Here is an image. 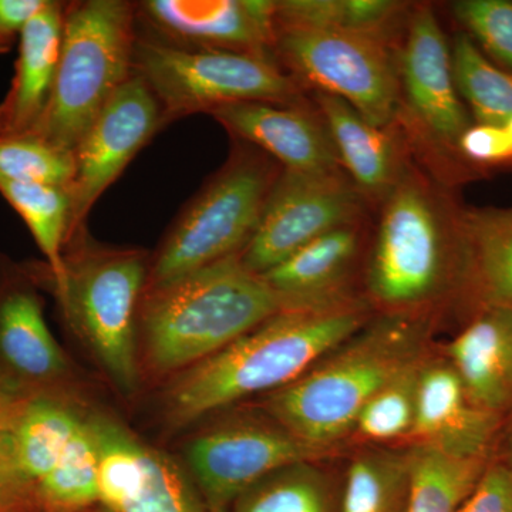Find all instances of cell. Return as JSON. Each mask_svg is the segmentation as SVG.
Here are the masks:
<instances>
[{"instance_id":"1","label":"cell","mask_w":512,"mask_h":512,"mask_svg":"<svg viewBox=\"0 0 512 512\" xmlns=\"http://www.w3.org/2000/svg\"><path fill=\"white\" fill-rule=\"evenodd\" d=\"M456 190L412 157L377 207L366 293L382 313H426L454 296L464 301L467 207Z\"/></svg>"},{"instance_id":"2","label":"cell","mask_w":512,"mask_h":512,"mask_svg":"<svg viewBox=\"0 0 512 512\" xmlns=\"http://www.w3.org/2000/svg\"><path fill=\"white\" fill-rule=\"evenodd\" d=\"M369 302L345 299L309 309H282L237 342L177 377L167 417L184 426L261 393H275L369 322Z\"/></svg>"},{"instance_id":"3","label":"cell","mask_w":512,"mask_h":512,"mask_svg":"<svg viewBox=\"0 0 512 512\" xmlns=\"http://www.w3.org/2000/svg\"><path fill=\"white\" fill-rule=\"evenodd\" d=\"M426 313H382L269 397V413L306 446L319 451L353 433L357 417L390 380L423 360Z\"/></svg>"},{"instance_id":"4","label":"cell","mask_w":512,"mask_h":512,"mask_svg":"<svg viewBox=\"0 0 512 512\" xmlns=\"http://www.w3.org/2000/svg\"><path fill=\"white\" fill-rule=\"evenodd\" d=\"M261 275L237 255L144 292L140 322L157 372L190 369L282 311Z\"/></svg>"},{"instance_id":"5","label":"cell","mask_w":512,"mask_h":512,"mask_svg":"<svg viewBox=\"0 0 512 512\" xmlns=\"http://www.w3.org/2000/svg\"><path fill=\"white\" fill-rule=\"evenodd\" d=\"M136 3L79 0L64 6L55 86L33 136L72 151L134 73Z\"/></svg>"},{"instance_id":"6","label":"cell","mask_w":512,"mask_h":512,"mask_svg":"<svg viewBox=\"0 0 512 512\" xmlns=\"http://www.w3.org/2000/svg\"><path fill=\"white\" fill-rule=\"evenodd\" d=\"M397 49L400 106L396 124L417 164L440 183L457 188L481 177L458 154V141L474 123L454 82L451 49L433 9L413 6Z\"/></svg>"},{"instance_id":"7","label":"cell","mask_w":512,"mask_h":512,"mask_svg":"<svg viewBox=\"0 0 512 512\" xmlns=\"http://www.w3.org/2000/svg\"><path fill=\"white\" fill-rule=\"evenodd\" d=\"M276 164L258 148L235 140L227 163L175 218L148 268L146 291L239 254L281 173Z\"/></svg>"},{"instance_id":"8","label":"cell","mask_w":512,"mask_h":512,"mask_svg":"<svg viewBox=\"0 0 512 512\" xmlns=\"http://www.w3.org/2000/svg\"><path fill=\"white\" fill-rule=\"evenodd\" d=\"M66 284L57 293L64 316L86 340L121 392L138 383L136 323L148 268L137 249L93 244L86 227L64 249Z\"/></svg>"},{"instance_id":"9","label":"cell","mask_w":512,"mask_h":512,"mask_svg":"<svg viewBox=\"0 0 512 512\" xmlns=\"http://www.w3.org/2000/svg\"><path fill=\"white\" fill-rule=\"evenodd\" d=\"M133 67L160 103L164 127L229 104L306 100L302 87L268 57L183 49L137 37Z\"/></svg>"},{"instance_id":"10","label":"cell","mask_w":512,"mask_h":512,"mask_svg":"<svg viewBox=\"0 0 512 512\" xmlns=\"http://www.w3.org/2000/svg\"><path fill=\"white\" fill-rule=\"evenodd\" d=\"M274 56L302 89L339 97L379 127L396 120L400 83L392 37L276 28Z\"/></svg>"},{"instance_id":"11","label":"cell","mask_w":512,"mask_h":512,"mask_svg":"<svg viewBox=\"0 0 512 512\" xmlns=\"http://www.w3.org/2000/svg\"><path fill=\"white\" fill-rule=\"evenodd\" d=\"M369 208L343 170L299 173L282 168L239 259L249 271L264 275L316 238L366 221Z\"/></svg>"},{"instance_id":"12","label":"cell","mask_w":512,"mask_h":512,"mask_svg":"<svg viewBox=\"0 0 512 512\" xmlns=\"http://www.w3.org/2000/svg\"><path fill=\"white\" fill-rule=\"evenodd\" d=\"M187 456L205 512H229L262 478L320 453L278 421L242 419L197 437Z\"/></svg>"},{"instance_id":"13","label":"cell","mask_w":512,"mask_h":512,"mask_svg":"<svg viewBox=\"0 0 512 512\" xmlns=\"http://www.w3.org/2000/svg\"><path fill=\"white\" fill-rule=\"evenodd\" d=\"M161 128L160 103L143 77L134 72L73 150L69 239L86 227L94 204Z\"/></svg>"},{"instance_id":"14","label":"cell","mask_w":512,"mask_h":512,"mask_svg":"<svg viewBox=\"0 0 512 512\" xmlns=\"http://www.w3.org/2000/svg\"><path fill=\"white\" fill-rule=\"evenodd\" d=\"M275 2L271 0H143L137 20L153 39L191 50H218L274 59Z\"/></svg>"},{"instance_id":"15","label":"cell","mask_w":512,"mask_h":512,"mask_svg":"<svg viewBox=\"0 0 512 512\" xmlns=\"http://www.w3.org/2000/svg\"><path fill=\"white\" fill-rule=\"evenodd\" d=\"M66 369L35 276L0 258V390L18 399L52 393Z\"/></svg>"},{"instance_id":"16","label":"cell","mask_w":512,"mask_h":512,"mask_svg":"<svg viewBox=\"0 0 512 512\" xmlns=\"http://www.w3.org/2000/svg\"><path fill=\"white\" fill-rule=\"evenodd\" d=\"M235 140L251 144L285 170H342L328 128L308 101L293 104L247 101L211 111Z\"/></svg>"},{"instance_id":"17","label":"cell","mask_w":512,"mask_h":512,"mask_svg":"<svg viewBox=\"0 0 512 512\" xmlns=\"http://www.w3.org/2000/svg\"><path fill=\"white\" fill-rule=\"evenodd\" d=\"M504 419L478 409L468 399L460 376L448 360L426 359L417 390L414 444L447 456L490 460Z\"/></svg>"},{"instance_id":"18","label":"cell","mask_w":512,"mask_h":512,"mask_svg":"<svg viewBox=\"0 0 512 512\" xmlns=\"http://www.w3.org/2000/svg\"><path fill=\"white\" fill-rule=\"evenodd\" d=\"M311 101L328 128L343 173L377 210L412 160L403 134L394 123H370L339 97L313 92Z\"/></svg>"},{"instance_id":"19","label":"cell","mask_w":512,"mask_h":512,"mask_svg":"<svg viewBox=\"0 0 512 512\" xmlns=\"http://www.w3.org/2000/svg\"><path fill=\"white\" fill-rule=\"evenodd\" d=\"M366 222L333 229L261 275L282 308H320L353 298L349 282L362 252Z\"/></svg>"},{"instance_id":"20","label":"cell","mask_w":512,"mask_h":512,"mask_svg":"<svg viewBox=\"0 0 512 512\" xmlns=\"http://www.w3.org/2000/svg\"><path fill=\"white\" fill-rule=\"evenodd\" d=\"M446 355L468 399L505 420L512 410V308L477 309L448 343Z\"/></svg>"},{"instance_id":"21","label":"cell","mask_w":512,"mask_h":512,"mask_svg":"<svg viewBox=\"0 0 512 512\" xmlns=\"http://www.w3.org/2000/svg\"><path fill=\"white\" fill-rule=\"evenodd\" d=\"M64 6L47 0L23 30L15 74L0 101V136L32 133L45 114L62 52Z\"/></svg>"},{"instance_id":"22","label":"cell","mask_w":512,"mask_h":512,"mask_svg":"<svg viewBox=\"0 0 512 512\" xmlns=\"http://www.w3.org/2000/svg\"><path fill=\"white\" fill-rule=\"evenodd\" d=\"M467 281L464 302L512 308V208L467 207Z\"/></svg>"},{"instance_id":"23","label":"cell","mask_w":512,"mask_h":512,"mask_svg":"<svg viewBox=\"0 0 512 512\" xmlns=\"http://www.w3.org/2000/svg\"><path fill=\"white\" fill-rule=\"evenodd\" d=\"M79 421L72 407L56 394H37L22 400L13 430V448L20 477L30 494L56 466Z\"/></svg>"},{"instance_id":"24","label":"cell","mask_w":512,"mask_h":512,"mask_svg":"<svg viewBox=\"0 0 512 512\" xmlns=\"http://www.w3.org/2000/svg\"><path fill=\"white\" fill-rule=\"evenodd\" d=\"M0 195L28 225L37 247L45 256V269L53 291L66 284L64 249L72 224V195L69 187L0 180Z\"/></svg>"},{"instance_id":"25","label":"cell","mask_w":512,"mask_h":512,"mask_svg":"<svg viewBox=\"0 0 512 512\" xmlns=\"http://www.w3.org/2000/svg\"><path fill=\"white\" fill-rule=\"evenodd\" d=\"M275 8L276 28L342 30L392 39L410 12L406 3L393 0H278Z\"/></svg>"},{"instance_id":"26","label":"cell","mask_w":512,"mask_h":512,"mask_svg":"<svg viewBox=\"0 0 512 512\" xmlns=\"http://www.w3.org/2000/svg\"><path fill=\"white\" fill-rule=\"evenodd\" d=\"M99 448L92 421L80 419L53 470L33 488L35 512H82L99 503Z\"/></svg>"},{"instance_id":"27","label":"cell","mask_w":512,"mask_h":512,"mask_svg":"<svg viewBox=\"0 0 512 512\" xmlns=\"http://www.w3.org/2000/svg\"><path fill=\"white\" fill-rule=\"evenodd\" d=\"M410 488L406 512H457L490 460L447 456L433 448H409Z\"/></svg>"},{"instance_id":"28","label":"cell","mask_w":512,"mask_h":512,"mask_svg":"<svg viewBox=\"0 0 512 512\" xmlns=\"http://www.w3.org/2000/svg\"><path fill=\"white\" fill-rule=\"evenodd\" d=\"M409 488V450L365 451L346 471L339 512H406Z\"/></svg>"},{"instance_id":"29","label":"cell","mask_w":512,"mask_h":512,"mask_svg":"<svg viewBox=\"0 0 512 512\" xmlns=\"http://www.w3.org/2000/svg\"><path fill=\"white\" fill-rule=\"evenodd\" d=\"M339 495L322 468L302 461L262 478L229 512H339Z\"/></svg>"},{"instance_id":"30","label":"cell","mask_w":512,"mask_h":512,"mask_svg":"<svg viewBox=\"0 0 512 512\" xmlns=\"http://www.w3.org/2000/svg\"><path fill=\"white\" fill-rule=\"evenodd\" d=\"M454 82L474 123L504 126L512 117V73L491 62L464 32L450 42Z\"/></svg>"},{"instance_id":"31","label":"cell","mask_w":512,"mask_h":512,"mask_svg":"<svg viewBox=\"0 0 512 512\" xmlns=\"http://www.w3.org/2000/svg\"><path fill=\"white\" fill-rule=\"evenodd\" d=\"M424 360L426 357L407 367L369 400L357 417L353 429L357 436L376 443L412 437L420 369Z\"/></svg>"},{"instance_id":"32","label":"cell","mask_w":512,"mask_h":512,"mask_svg":"<svg viewBox=\"0 0 512 512\" xmlns=\"http://www.w3.org/2000/svg\"><path fill=\"white\" fill-rule=\"evenodd\" d=\"M74 177L72 151L33 134L0 136V180L69 187Z\"/></svg>"},{"instance_id":"33","label":"cell","mask_w":512,"mask_h":512,"mask_svg":"<svg viewBox=\"0 0 512 512\" xmlns=\"http://www.w3.org/2000/svg\"><path fill=\"white\" fill-rule=\"evenodd\" d=\"M454 19L491 62L512 73L511 0H458Z\"/></svg>"},{"instance_id":"34","label":"cell","mask_w":512,"mask_h":512,"mask_svg":"<svg viewBox=\"0 0 512 512\" xmlns=\"http://www.w3.org/2000/svg\"><path fill=\"white\" fill-rule=\"evenodd\" d=\"M22 400L0 390V512H35L13 448V430Z\"/></svg>"},{"instance_id":"35","label":"cell","mask_w":512,"mask_h":512,"mask_svg":"<svg viewBox=\"0 0 512 512\" xmlns=\"http://www.w3.org/2000/svg\"><path fill=\"white\" fill-rule=\"evenodd\" d=\"M461 160L481 175L512 165V146L503 126L473 123L458 141Z\"/></svg>"},{"instance_id":"36","label":"cell","mask_w":512,"mask_h":512,"mask_svg":"<svg viewBox=\"0 0 512 512\" xmlns=\"http://www.w3.org/2000/svg\"><path fill=\"white\" fill-rule=\"evenodd\" d=\"M457 512H512V470L505 460H491Z\"/></svg>"},{"instance_id":"37","label":"cell","mask_w":512,"mask_h":512,"mask_svg":"<svg viewBox=\"0 0 512 512\" xmlns=\"http://www.w3.org/2000/svg\"><path fill=\"white\" fill-rule=\"evenodd\" d=\"M46 3L47 0H0V55H6L19 43L23 30Z\"/></svg>"},{"instance_id":"38","label":"cell","mask_w":512,"mask_h":512,"mask_svg":"<svg viewBox=\"0 0 512 512\" xmlns=\"http://www.w3.org/2000/svg\"><path fill=\"white\" fill-rule=\"evenodd\" d=\"M503 429L505 431V439H507V453H505V457L512 456V410L508 413V416L505 417Z\"/></svg>"},{"instance_id":"39","label":"cell","mask_w":512,"mask_h":512,"mask_svg":"<svg viewBox=\"0 0 512 512\" xmlns=\"http://www.w3.org/2000/svg\"><path fill=\"white\" fill-rule=\"evenodd\" d=\"M504 130L505 133H507L508 140H510L511 146H512V117L510 120L507 121V123L504 124Z\"/></svg>"},{"instance_id":"40","label":"cell","mask_w":512,"mask_h":512,"mask_svg":"<svg viewBox=\"0 0 512 512\" xmlns=\"http://www.w3.org/2000/svg\"><path fill=\"white\" fill-rule=\"evenodd\" d=\"M505 463L508 464V466L511 467L512 470V456L511 457H504Z\"/></svg>"}]
</instances>
